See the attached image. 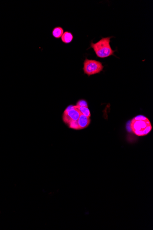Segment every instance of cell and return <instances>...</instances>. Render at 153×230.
Instances as JSON below:
<instances>
[{
	"label": "cell",
	"instance_id": "5b68a950",
	"mask_svg": "<svg viewBox=\"0 0 153 230\" xmlns=\"http://www.w3.org/2000/svg\"><path fill=\"white\" fill-rule=\"evenodd\" d=\"M91 119L90 117L86 116L84 115H81L77 121L79 125V130H83L88 127L91 123Z\"/></svg>",
	"mask_w": 153,
	"mask_h": 230
},
{
	"label": "cell",
	"instance_id": "9c48e42d",
	"mask_svg": "<svg viewBox=\"0 0 153 230\" xmlns=\"http://www.w3.org/2000/svg\"><path fill=\"white\" fill-rule=\"evenodd\" d=\"M76 105L77 106L85 107H88V103L85 100H79L78 102H77Z\"/></svg>",
	"mask_w": 153,
	"mask_h": 230
},
{
	"label": "cell",
	"instance_id": "ba28073f",
	"mask_svg": "<svg viewBox=\"0 0 153 230\" xmlns=\"http://www.w3.org/2000/svg\"><path fill=\"white\" fill-rule=\"evenodd\" d=\"M63 33V29L62 27H59V26L54 28L52 32V36L56 39H59L62 37Z\"/></svg>",
	"mask_w": 153,
	"mask_h": 230
},
{
	"label": "cell",
	"instance_id": "6da1fadb",
	"mask_svg": "<svg viewBox=\"0 0 153 230\" xmlns=\"http://www.w3.org/2000/svg\"><path fill=\"white\" fill-rule=\"evenodd\" d=\"M130 128L132 132L137 136H143L151 132L152 126L148 118L142 115H139L131 120Z\"/></svg>",
	"mask_w": 153,
	"mask_h": 230
},
{
	"label": "cell",
	"instance_id": "7a4b0ae2",
	"mask_svg": "<svg viewBox=\"0 0 153 230\" xmlns=\"http://www.w3.org/2000/svg\"><path fill=\"white\" fill-rule=\"evenodd\" d=\"M112 37H113L102 38L96 43H91V48L93 49L98 57L106 58L114 55L115 51L112 50L110 45L111 39Z\"/></svg>",
	"mask_w": 153,
	"mask_h": 230
},
{
	"label": "cell",
	"instance_id": "3957f363",
	"mask_svg": "<svg viewBox=\"0 0 153 230\" xmlns=\"http://www.w3.org/2000/svg\"><path fill=\"white\" fill-rule=\"evenodd\" d=\"M103 68L104 66L102 63L96 60L86 58L83 63V72L88 76L99 73L103 70Z\"/></svg>",
	"mask_w": 153,
	"mask_h": 230
},
{
	"label": "cell",
	"instance_id": "52a82bcc",
	"mask_svg": "<svg viewBox=\"0 0 153 230\" xmlns=\"http://www.w3.org/2000/svg\"><path fill=\"white\" fill-rule=\"evenodd\" d=\"M74 107L77 111L80 113V115H84L89 117H91V112H90V110H89L88 107L75 105Z\"/></svg>",
	"mask_w": 153,
	"mask_h": 230
},
{
	"label": "cell",
	"instance_id": "8992f818",
	"mask_svg": "<svg viewBox=\"0 0 153 230\" xmlns=\"http://www.w3.org/2000/svg\"><path fill=\"white\" fill-rule=\"evenodd\" d=\"M62 41L65 44H69L73 41L74 39V36L72 33L70 32L66 31L61 37Z\"/></svg>",
	"mask_w": 153,
	"mask_h": 230
},
{
	"label": "cell",
	"instance_id": "277c9868",
	"mask_svg": "<svg viewBox=\"0 0 153 230\" xmlns=\"http://www.w3.org/2000/svg\"><path fill=\"white\" fill-rule=\"evenodd\" d=\"M80 114L75 108L74 105H69L66 108L62 115L63 121L66 125L78 121Z\"/></svg>",
	"mask_w": 153,
	"mask_h": 230
}]
</instances>
